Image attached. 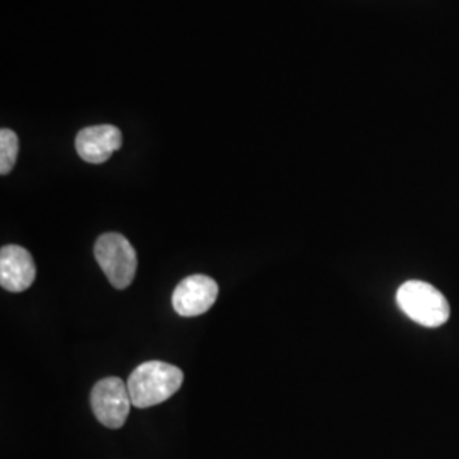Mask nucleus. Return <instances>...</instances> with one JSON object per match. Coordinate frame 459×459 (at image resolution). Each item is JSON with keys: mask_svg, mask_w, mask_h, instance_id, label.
Instances as JSON below:
<instances>
[{"mask_svg": "<svg viewBox=\"0 0 459 459\" xmlns=\"http://www.w3.org/2000/svg\"><path fill=\"white\" fill-rule=\"evenodd\" d=\"M184 383V373L178 366L162 361L140 364L128 379L132 403L138 409H148L178 394Z\"/></svg>", "mask_w": 459, "mask_h": 459, "instance_id": "obj_1", "label": "nucleus"}, {"mask_svg": "<svg viewBox=\"0 0 459 459\" xmlns=\"http://www.w3.org/2000/svg\"><path fill=\"white\" fill-rule=\"evenodd\" d=\"M36 279L33 255L19 246H5L0 250V284L11 293L31 288Z\"/></svg>", "mask_w": 459, "mask_h": 459, "instance_id": "obj_6", "label": "nucleus"}, {"mask_svg": "<svg viewBox=\"0 0 459 459\" xmlns=\"http://www.w3.org/2000/svg\"><path fill=\"white\" fill-rule=\"evenodd\" d=\"M19 140L16 133L4 128L0 132V174L7 176L16 165Z\"/></svg>", "mask_w": 459, "mask_h": 459, "instance_id": "obj_8", "label": "nucleus"}, {"mask_svg": "<svg viewBox=\"0 0 459 459\" xmlns=\"http://www.w3.org/2000/svg\"><path fill=\"white\" fill-rule=\"evenodd\" d=\"M218 298V284L204 274L184 279L172 295V307L181 316H197L208 312Z\"/></svg>", "mask_w": 459, "mask_h": 459, "instance_id": "obj_5", "label": "nucleus"}, {"mask_svg": "<svg viewBox=\"0 0 459 459\" xmlns=\"http://www.w3.org/2000/svg\"><path fill=\"white\" fill-rule=\"evenodd\" d=\"M91 405L102 426L121 429L133 405L128 385L119 377L100 379L92 388Z\"/></svg>", "mask_w": 459, "mask_h": 459, "instance_id": "obj_4", "label": "nucleus"}, {"mask_svg": "<svg viewBox=\"0 0 459 459\" xmlns=\"http://www.w3.org/2000/svg\"><path fill=\"white\" fill-rule=\"evenodd\" d=\"M99 267L116 290L128 288L136 274L138 259L130 240L121 233H104L94 246Z\"/></svg>", "mask_w": 459, "mask_h": 459, "instance_id": "obj_3", "label": "nucleus"}, {"mask_svg": "<svg viewBox=\"0 0 459 459\" xmlns=\"http://www.w3.org/2000/svg\"><path fill=\"white\" fill-rule=\"evenodd\" d=\"M400 310L427 328H437L449 320L451 308L443 293L424 281H407L396 291Z\"/></svg>", "mask_w": 459, "mask_h": 459, "instance_id": "obj_2", "label": "nucleus"}, {"mask_svg": "<svg viewBox=\"0 0 459 459\" xmlns=\"http://www.w3.org/2000/svg\"><path fill=\"white\" fill-rule=\"evenodd\" d=\"M123 145V134L113 125L83 128L75 138L81 159L89 164H104Z\"/></svg>", "mask_w": 459, "mask_h": 459, "instance_id": "obj_7", "label": "nucleus"}]
</instances>
